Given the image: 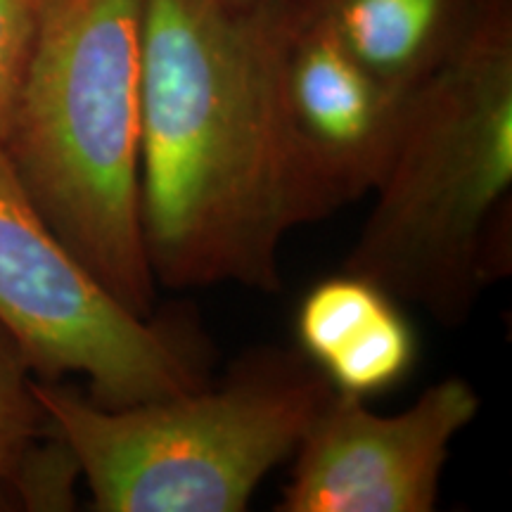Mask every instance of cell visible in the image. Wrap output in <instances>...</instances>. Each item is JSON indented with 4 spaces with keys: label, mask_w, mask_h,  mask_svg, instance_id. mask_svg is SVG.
Listing matches in <instances>:
<instances>
[{
    "label": "cell",
    "mask_w": 512,
    "mask_h": 512,
    "mask_svg": "<svg viewBox=\"0 0 512 512\" xmlns=\"http://www.w3.org/2000/svg\"><path fill=\"white\" fill-rule=\"evenodd\" d=\"M280 12L145 0L140 223L157 287H283L294 226L275 100Z\"/></svg>",
    "instance_id": "6da1fadb"
},
{
    "label": "cell",
    "mask_w": 512,
    "mask_h": 512,
    "mask_svg": "<svg viewBox=\"0 0 512 512\" xmlns=\"http://www.w3.org/2000/svg\"><path fill=\"white\" fill-rule=\"evenodd\" d=\"M375 204L344 261L444 328L510 271L512 0H489L437 72L408 93Z\"/></svg>",
    "instance_id": "7a4b0ae2"
},
{
    "label": "cell",
    "mask_w": 512,
    "mask_h": 512,
    "mask_svg": "<svg viewBox=\"0 0 512 512\" xmlns=\"http://www.w3.org/2000/svg\"><path fill=\"white\" fill-rule=\"evenodd\" d=\"M145 0H41L0 147L48 226L112 297L155 316L140 223Z\"/></svg>",
    "instance_id": "3957f363"
},
{
    "label": "cell",
    "mask_w": 512,
    "mask_h": 512,
    "mask_svg": "<svg viewBox=\"0 0 512 512\" xmlns=\"http://www.w3.org/2000/svg\"><path fill=\"white\" fill-rule=\"evenodd\" d=\"M100 512H242L335 394L297 347L247 351L219 387L105 408L31 380Z\"/></svg>",
    "instance_id": "277c9868"
},
{
    "label": "cell",
    "mask_w": 512,
    "mask_h": 512,
    "mask_svg": "<svg viewBox=\"0 0 512 512\" xmlns=\"http://www.w3.org/2000/svg\"><path fill=\"white\" fill-rule=\"evenodd\" d=\"M0 328L36 380L81 375L105 408L195 392L207 351L183 320L138 316L81 264L19 183L0 147Z\"/></svg>",
    "instance_id": "5b68a950"
},
{
    "label": "cell",
    "mask_w": 512,
    "mask_h": 512,
    "mask_svg": "<svg viewBox=\"0 0 512 512\" xmlns=\"http://www.w3.org/2000/svg\"><path fill=\"white\" fill-rule=\"evenodd\" d=\"M408 95L394 93L328 29L280 12L275 100L292 226L361 200L392 157Z\"/></svg>",
    "instance_id": "8992f818"
},
{
    "label": "cell",
    "mask_w": 512,
    "mask_h": 512,
    "mask_svg": "<svg viewBox=\"0 0 512 512\" xmlns=\"http://www.w3.org/2000/svg\"><path fill=\"white\" fill-rule=\"evenodd\" d=\"M479 413L463 377L422 389L411 408L373 413L335 392L297 451L280 512H432L451 446Z\"/></svg>",
    "instance_id": "52a82bcc"
},
{
    "label": "cell",
    "mask_w": 512,
    "mask_h": 512,
    "mask_svg": "<svg viewBox=\"0 0 512 512\" xmlns=\"http://www.w3.org/2000/svg\"><path fill=\"white\" fill-rule=\"evenodd\" d=\"M297 349L332 389L368 401L411 375L418 358L413 325L401 304L361 275L320 280L294 316Z\"/></svg>",
    "instance_id": "ba28073f"
},
{
    "label": "cell",
    "mask_w": 512,
    "mask_h": 512,
    "mask_svg": "<svg viewBox=\"0 0 512 512\" xmlns=\"http://www.w3.org/2000/svg\"><path fill=\"white\" fill-rule=\"evenodd\" d=\"M489 0H287L292 17L328 29L377 81L408 95L470 34Z\"/></svg>",
    "instance_id": "9c48e42d"
},
{
    "label": "cell",
    "mask_w": 512,
    "mask_h": 512,
    "mask_svg": "<svg viewBox=\"0 0 512 512\" xmlns=\"http://www.w3.org/2000/svg\"><path fill=\"white\" fill-rule=\"evenodd\" d=\"M31 380L17 344L0 328V486L12 484L22 458L48 430Z\"/></svg>",
    "instance_id": "30bf717a"
},
{
    "label": "cell",
    "mask_w": 512,
    "mask_h": 512,
    "mask_svg": "<svg viewBox=\"0 0 512 512\" xmlns=\"http://www.w3.org/2000/svg\"><path fill=\"white\" fill-rule=\"evenodd\" d=\"M38 8L41 0H0V112L22 72Z\"/></svg>",
    "instance_id": "8fae6325"
},
{
    "label": "cell",
    "mask_w": 512,
    "mask_h": 512,
    "mask_svg": "<svg viewBox=\"0 0 512 512\" xmlns=\"http://www.w3.org/2000/svg\"><path fill=\"white\" fill-rule=\"evenodd\" d=\"M214 3L223 5V8L235 12H264L285 5L287 0H214Z\"/></svg>",
    "instance_id": "7c38bea8"
}]
</instances>
